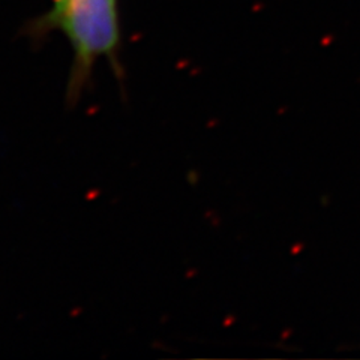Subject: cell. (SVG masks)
<instances>
[{
  "mask_svg": "<svg viewBox=\"0 0 360 360\" xmlns=\"http://www.w3.org/2000/svg\"><path fill=\"white\" fill-rule=\"evenodd\" d=\"M53 32H60L74 53L68 82L70 103L80 98L101 59H107L115 72L122 74L119 0H51L44 14L27 22L25 33L39 41Z\"/></svg>",
  "mask_w": 360,
  "mask_h": 360,
  "instance_id": "6da1fadb",
  "label": "cell"
}]
</instances>
